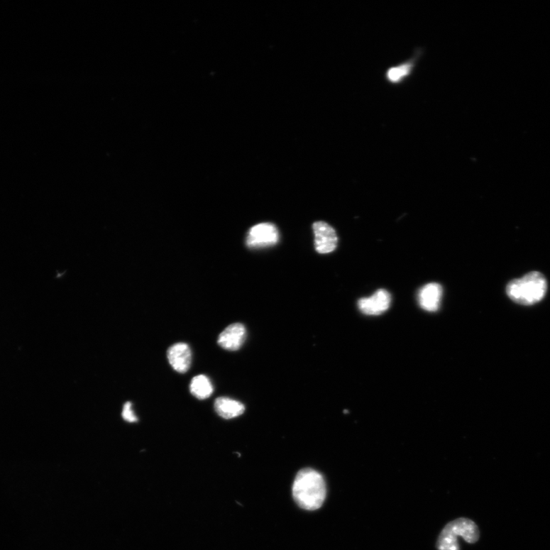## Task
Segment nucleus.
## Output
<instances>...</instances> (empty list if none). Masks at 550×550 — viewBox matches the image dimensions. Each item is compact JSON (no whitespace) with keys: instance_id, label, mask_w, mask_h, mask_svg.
<instances>
[{"instance_id":"f257e3e1","label":"nucleus","mask_w":550,"mask_h":550,"mask_svg":"<svg viewBox=\"0 0 550 550\" xmlns=\"http://www.w3.org/2000/svg\"><path fill=\"white\" fill-rule=\"evenodd\" d=\"M326 496V483L321 473L312 468H304L297 473L293 485V497L299 507L315 511L323 505Z\"/></svg>"},{"instance_id":"f03ea898","label":"nucleus","mask_w":550,"mask_h":550,"mask_svg":"<svg viewBox=\"0 0 550 550\" xmlns=\"http://www.w3.org/2000/svg\"><path fill=\"white\" fill-rule=\"evenodd\" d=\"M547 291L545 277L538 272L513 280L507 286V294L517 304L534 305L542 301Z\"/></svg>"},{"instance_id":"7ed1b4c3","label":"nucleus","mask_w":550,"mask_h":550,"mask_svg":"<svg viewBox=\"0 0 550 550\" xmlns=\"http://www.w3.org/2000/svg\"><path fill=\"white\" fill-rule=\"evenodd\" d=\"M479 537V529L474 522L459 518L444 528L438 537L436 547L438 550H460L458 537H462L468 544H475Z\"/></svg>"},{"instance_id":"20e7f679","label":"nucleus","mask_w":550,"mask_h":550,"mask_svg":"<svg viewBox=\"0 0 550 550\" xmlns=\"http://www.w3.org/2000/svg\"><path fill=\"white\" fill-rule=\"evenodd\" d=\"M279 240V233L276 226L272 224L264 223L250 229L246 238V245L249 248H258L275 245Z\"/></svg>"},{"instance_id":"39448f33","label":"nucleus","mask_w":550,"mask_h":550,"mask_svg":"<svg viewBox=\"0 0 550 550\" xmlns=\"http://www.w3.org/2000/svg\"><path fill=\"white\" fill-rule=\"evenodd\" d=\"M391 303V295L385 289H379L371 297L360 299L358 307L365 315L378 316L386 312Z\"/></svg>"},{"instance_id":"423d86ee","label":"nucleus","mask_w":550,"mask_h":550,"mask_svg":"<svg viewBox=\"0 0 550 550\" xmlns=\"http://www.w3.org/2000/svg\"><path fill=\"white\" fill-rule=\"evenodd\" d=\"M315 248L319 254H328L334 251L338 243L335 229L323 221L316 222L314 226Z\"/></svg>"},{"instance_id":"0eeeda50","label":"nucleus","mask_w":550,"mask_h":550,"mask_svg":"<svg viewBox=\"0 0 550 550\" xmlns=\"http://www.w3.org/2000/svg\"><path fill=\"white\" fill-rule=\"evenodd\" d=\"M167 359L170 365L179 373H185L191 367L192 353L191 348L184 343H179L167 350Z\"/></svg>"},{"instance_id":"6e6552de","label":"nucleus","mask_w":550,"mask_h":550,"mask_svg":"<svg viewBox=\"0 0 550 550\" xmlns=\"http://www.w3.org/2000/svg\"><path fill=\"white\" fill-rule=\"evenodd\" d=\"M246 339V327L233 324L226 327L218 338V344L229 351H236L243 346Z\"/></svg>"},{"instance_id":"1a4fd4ad","label":"nucleus","mask_w":550,"mask_h":550,"mask_svg":"<svg viewBox=\"0 0 550 550\" xmlns=\"http://www.w3.org/2000/svg\"><path fill=\"white\" fill-rule=\"evenodd\" d=\"M443 296V287L438 283L424 286L418 293V303L427 312L438 311Z\"/></svg>"},{"instance_id":"9d476101","label":"nucleus","mask_w":550,"mask_h":550,"mask_svg":"<svg viewBox=\"0 0 550 550\" xmlns=\"http://www.w3.org/2000/svg\"><path fill=\"white\" fill-rule=\"evenodd\" d=\"M419 55L421 53H417L407 61L389 67L385 75L386 81L392 85L402 84L414 72Z\"/></svg>"},{"instance_id":"9b49d317","label":"nucleus","mask_w":550,"mask_h":550,"mask_svg":"<svg viewBox=\"0 0 550 550\" xmlns=\"http://www.w3.org/2000/svg\"><path fill=\"white\" fill-rule=\"evenodd\" d=\"M214 408L219 416L226 419L242 415L246 409L241 402L226 397H218L215 401Z\"/></svg>"},{"instance_id":"f8f14e48","label":"nucleus","mask_w":550,"mask_h":550,"mask_svg":"<svg viewBox=\"0 0 550 550\" xmlns=\"http://www.w3.org/2000/svg\"><path fill=\"white\" fill-rule=\"evenodd\" d=\"M192 394L199 400L211 397L214 392V387L211 380L204 375H199L192 379L191 386Z\"/></svg>"},{"instance_id":"ddd939ff","label":"nucleus","mask_w":550,"mask_h":550,"mask_svg":"<svg viewBox=\"0 0 550 550\" xmlns=\"http://www.w3.org/2000/svg\"><path fill=\"white\" fill-rule=\"evenodd\" d=\"M122 416L127 422L135 423L138 422V418L133 411L131 402H126L124 405Z\"/></svg>"}]
</instances>
